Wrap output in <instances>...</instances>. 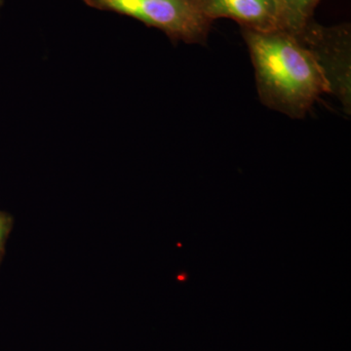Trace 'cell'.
Listing matches in <instances>:
<instances>
[{
    "instance_id": "obj_1",
    "label": "cell",
    "mask_w": 351,
    "mask_h": 351,
    "mask_svg": "<svg viewBox=\"0 0 351 351\" xmlns=\"http://www.w3.org/2000/svg\"><path fill=\"white\" fill-rule=\"evenodd\" d=\"M240 29L263 105L291 119H304L321 95L328 93L326 80L311 53L283 29Z\"/></svg>"
},
{
    "instance_id": "obj_2",
    "label": "cell",
    "mask_w": 351,
    "mask_h": 351,
    "mask_svg": "<svg viewBox=\"0 0 351 351\" xmlns=\"http://www.w3.org/2000/svg\"><path fill=\"white\" fill-rule=\"evenodd\" d=\"M97 10L127 16L163 32L173 43L205 45L213 21L200 0H82Z\"/></svg>"
},
{
    "instance_id": "obj_3",
    "label": "cell",
    "mask_w": 351,
    "mask_h": 351,
    "mask_svg": "<svg viewBox=\"0 0 351 351\" xmlns=\"http://www.w3.org/2000/svg\"><path fill=\"white\" fill-rule=\"evenodd\" d=\"M313 55L326 80L328 93L334 95L346 113H351V27H326L309 21L299 34H293Z\"/></svg>"
},
{
    "instance_id": "obj_4",
    "label": "cell",
    "mask_w": 351,
    "mask_h": 351,
    "mask_svg": "<svg viewBox=\"0 0 351 351\" xmlns=\"http://www.w3.org/2000/svg\"><path fill=\"white\" fill-rule=\"evenodd\" d=\"M203 11L210 20L226 18L240 29L270 32L278 29L276 0H200Z\"/></svg>"
},
{
    "instance_id": "obj_5",
    "label": "cell",
    "mask_w": 351,
    "mask_h": 351,
    "mask_svg": "<svg viewBox=\"0 0 351 351\" xmlns=\"http://www.w3.org/2000/svg\"><path fill=\"white\" fill-rule=\"evenodd\" d=\"M278 12V29L297 34L313 19L320 0H276Z\"/></svg>"
},
{
    "instance_id": "obj_6",
    "label": "cell",
    "mask_w": 351,
    "mask_h": 351,
    "mask_svg": "<svg viewBox=\"0 0 351 351\" xmlns=\"http://www.w3.org/2000/svg\"><path fill=\"white\" fill-rule=\"evenodd\" d=\"M13 228V219L10 215L0 211V263L5 254V245Z\"/></svg>"
},
{
    "instance_id": "obj_7",
    "label": "cell",
    "mask_w": 351,
    "mask_h": 351,
    "mask_svg": "<svg viewBox=\"0 0 351 351\" xmlns=\"http://www.w3.org/2000/svg\"><path fill=\"white\" fill-rule=\"evenodd\" d=\"M4 2H5V0H0V8L3 6Z\"/></svg>"
}]
</instances>
